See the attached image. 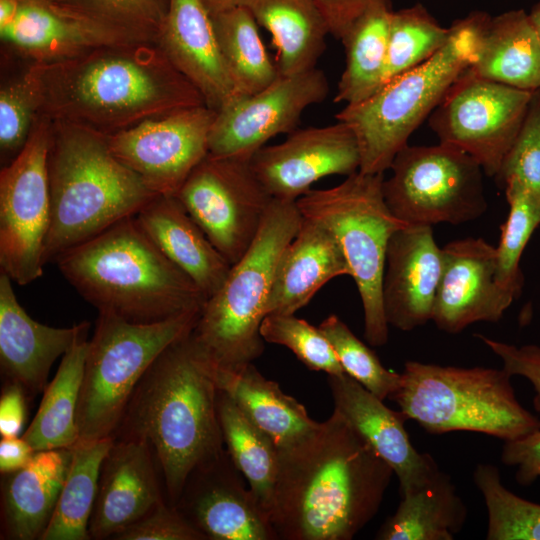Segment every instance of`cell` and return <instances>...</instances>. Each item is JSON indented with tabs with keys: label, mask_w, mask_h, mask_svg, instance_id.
Listing matches in <instances>:
<instances>
[{
	"label": "cell",
	"mask_w": 540,
	"mask_h": 540,
	"mask_svg": "<svg viewBox=\"0 0 540 540\" xmlns=\"http://www.w3.org/2000/svg\"><path fill=\"white\" fill-rule=\"evenodd\" d=\"M467 518V507L450 476L439 469L424 485L401 496L375 535L378 540H453Z\"/></svg>",
	"instance_id": "cell-32"
},
{
	"label": "cell",
	"mask_w": 540,
	"mask_h": 540,
	"mask_svg": "<svg viewBox=\"0 0 540 540\" xmlns=\"http://www.w3.org/2000/svg\"><path fill=\"white\" fill-rule=\"evenodd\" d=\"M238 5L270 33L280 75L316 67L330 34L318 0H240Z\"/></svg>",
	"instance_id": "cell-30"
},
{
	"label": "cell",
	"mask_w": 540,
	"mask_h": 540,
	"mask_svg": "<svg viewBox=\"0 0 540 540\" xmlns=\"http://www.w3.org/2000/svg\"><path fill=\"white\" fill-rule=\"evenodd\" d=\"M71 448L36 451L24 468L2 485V529L7 539H41L66 479Z\"/></svg>",
	"instance_id": "cell-28"
},
{
	"label": "cell",
	"mask_w": 540,
	"mask_h": 540,
	"mask_svg": "<svg viewBox=\"0 0 540 540\" xmlns=\"http://www.w3.org/2000/svg\"><path fill=\"white\" fill-rule=\"evenodd\" d=\"M383 194L393 215L407 225L473 221L487 209L484 172L462 150L439 143L404 146L395 156Z\"/></svg>",
	"instance_id": "cell-11"
},
{
	"label": "cell",
	"mask_w": 540,
	"mask_h": 540,
	"mask_svg": "<svg viewBox=\"0 0 540 540\" xmlns=\"http://www.w3.org/2000/svg\"><path fill=\"white\" fill-rule=\"evenodd\" d=\"M211 15L237 6L240 0H202Z\"/></svg>",
	"instance_id": "cell-53"
},
{
	"label": "cell",
	"mask_w": 540,
	"mask_h": 540,
	"mask_svg": "<svg viewBox=\"0 0 540 540\" xmlns=\"http://www.w3.org/2000/svg\"><path fill=\"white\" fill-rule=\"evenodd\" d=\"M278 454L270 520L282 540H351L377 514L394 475L335 410Z\"/></svg>",
	"instance_id": "cell-1"
},
{
	"label": "cell",
	"mask_w": 540,
	"mask_h": 540,
	"mask_svg": "<svg viewBox=\"0 0 540 540\" xmlns=\"http://www.w3.org/2000/svg\"><path fill=\"white\" fill-rule=\"evenodd\" d=\"M301 220L296 201L273 199L251 246L204 303L193 332L218 366L250 363L263 353L260 326L276 268Z\"/></svg>",
	"instance_id": "cell-8"
},
{
	"label": "cell",
	"mask_w": 540,
	"mask_h": 540,
	"mask_svg": "<svg viewBox=\"0 0 540 540\" xmlns=\"http://www.w3.org/2000/svg\"><path fill=\"white\" fill-rule=\"evenodd\" d=\"M443 270L432 321L457 334L475 322H497L517 297L496 279V247L482 238H463L443 248Z\"/></svg>",
	"instance_id": "cell-19"
},
{
	"label": "cell",
	"mask_w": 540,
	"mask_h": 540,
	"mask_svg": "<svg viewBox=\"0 0 540 540\" xmlns=\"http://www.w3.org/2000/svg\"><path fill=\"white\" fill-rule=\"evenodd\" d=\"M174 196L231 265L251 246L273 201L250 160L209 153Z\"/></svg>",
	"instance_id": "cell-14"
},
{
	"label": "cell",
	"mask_w": 540,
	"mask_h": 540,
	"mask_svg": "<svg viewBox=\"0 0 540 540\" xmlns=\"http://www.w3.org/2000/svg\"><path fill=\"white\" fill-rule=\"evenodd\" d=\"M496 177L503 185H521L540 203V89L533 91L520 132Z\"/></svg>",
	"instance_id": "cell-45"
},
{
	"label": "cell",
	"mask_w": 540,
	"mask_h": 540,
	"mask_svg": "<svg viewBox=\"0 0 540 540\" xmlns=\"http://www.w3.org/2000/svg\"><path fill=\"white\" fill-rule=\"evenodd\" d=\"M504 188L509 213L501 226L496 247V279L518 298L524 281L520 261L532 234L540 225V203L517 183L508 182Z\"/></svg>",
	"instance_id": "cell-40"
},
{
	"label": "cell",
	"mask_w": 540,
	"mask_h": 540,
	"mask_svg": "<svg viewBox=\"0 0 540 540\" xmlns=\"http://www.w3.org/2000/svg\"><path fill=\"white\" fill-rule=\"evenodd\" d=\"M26 391L14 382L6 385L0 397V435L5 437L22 436L26 419Z\"/></svg>",
	"instance_id": "cell-49"
},
{
	"label": "cell",
	"mask_w": 540,
	"mask_h": 540,
	"mask_svg": "<svg viewBox=\"0 0 540 540\" xmlns=\"http://www.w3.org/2000/svg\"><path fill=\"white\" fill-rule=\"evenodd\" d=\"M12 280L0 271V365L9 379L26 392L38 394L47 386L52 364L89 326L51 327L32 319L19 304Z\"/></svg>",
	"instance_id": "cell-25"
},
{
	"label": "cell",
	"mask_w": 540,
	"mask_h": 540,
	"mask_svg": "<svg viewBox=\"0 0 540 540\" xmlns=\"http://www.w3.org/2000/svg\"><path fill=\"white\" fill-rule=\"evenodd\" d=\"M219 46L239 97L253 95L280 75L259 34V25L242 6L212 15Z\"/></svg>",
	"instance_id": "cell-37"
},
{
	"label": "cell",
	"mask_w": 540,
	"mask_h": 540,
	"mask_svg": "<svg viewBox=\"0 0 540 540\" xmlns=\"http://www.w3.org/2000/svg\"><path fill=\"white\" fill-rule=\"evenodd\" d=\"M35 453L36 451L22 436L1 438V474H10L24 468L32 460Z\"/></svg>",
	"instance_id": "cell-51"
},
{
	"label": "cell",
	"mask_w": 540,
	"mask_h": 540,
	"mask_svg": "<svg viewBox=\"0 0 540 540\" xmlns=\"http://www.w3.org/2000/svg\"><path fill=\"white\" fill-rule=\"evenodd\" d=\"M23 1H39V2H48V3H69L70 0H19Z\"/></svg>",
	"instance_id": "cell-55"
},
{
	"label": "cell",
	"mask_w": 540,
	"mask_h": 540,
	"mask_svg": "<svg viewBox=\"0 0 540 540\" xmlns=\"http://www.w3.org/2000/svg\"><path fill=\"white\" fill-rule=\"evenodd\" d=\"M39 115L111 135L146 119L206 105L154 42L105 46L24 74Z\"/></svg>",
	"instance_id": "cell-2"
},
{
	"label": "cell",
	"mask_w": 540,
	"mask_h": 540,
	"mask_svg": "<svg viewBox=\"0 0 540 540\" xmlns=\"http://www.w3.org/2000/svg\"><path fill=\"white\" fill-rule=\"evenodd\" d=\"M442 270L432 226L405 225L391 236L382 284L389 326L411 331L432 320Z\"/></svg>",
	"instance_id": "cell-20"
},
{
	"label": "cell",
	"mask_w": 540,
	"mask_h": 540,
	"mask_svg": "<svg viewBox=\"0 0 540 540\" xmlns=\"http://www.w3.org/2000/svg\"><path fill=\"white\" fill-rule=\"evenodd\" d=\"M391 11L388 1L373 5L356 19L341 38L346 62L337 85L336 103L347 105L361 102L382 86Z\"/></svg>",
	"instance_id": "cell-34"
},
{
	"label": "cell",
	"mask_w": 540,
	"mask_h": 540,
	"mask_svg": "<svg viewBox=\"0 0 540 540\" xmlns=\"http://www.w3.org/2000/svg\"><path fill=\"white\" fill-rule=\"evenodd\" d=\"M490 15L474 11L455 20L446 45L421 65L393 78L367 99L347 104L335 118L356 136L360 172L384 174L409 137L477 58Z\"/></svg>",
	"instance_id": "cell-6"
},
{
	"label": "cell",
	"mask_w": 540,
	"mask_h": 540,
	"mask_svg": "<svg viewBox=\"0 0 540 540\" xmlns=\"http://www.w3.org/2000/svg\"><path fill=\"white\" fill-rule=\"evenodd\" d=\"M245 480L224 449L190 473L175 507L206 540H277Z\"/></svg>",
	"instance_id": "cell-18"
},
{
	"label": "cell",
	"mask_w": 540,
	"mask_h": 540,
	"mask_svg": "<svg viewBox=\"0 0 540 540\" xmlns=\"http://www.w3.org/2000/svg\"><path fill=\"white\" fill-rule=\"evenodd\" d=\"M355 134L343 122L295 129L281 143L263 146L250 159L258 180L273 199L297 201L320 179L359 171Z\"/></svg>",
	"instance_id": "cell-17"
},
{
	"label": "cell",
	"mask_w": 540,
	"mask_h": 540,
	"mask_svg": "<svg viewBox=\"0 0 540 540\" xmlns=\"http://www.w3.org/2000/svg\"><path fill=\"white\" fill-rule=\"evenodd\" d=\"M68 4L142 40L157 43L169 0H70Z\"/></svg>",
	"instance_id": "cell-43"
},
{
	"label": "cell",
	"mask_w": 540,
	"mask_h": 540,
	"mask_svg": "<svg viewBox=\"0 0 540 540\" xmlns=\"http://www.w3.org/2000/svg\"><path fill=\"white\" fill-rule=\"evenodd\" d=\"M473 480L487 509V540H540V504L508 490L495 465L477 464Z\"/></svg>",
	"instance_id": "cell-39"
},
{
	"label": "cell",
	"mask_w": 540,
	"mask_h": 540,
	"mask_svg": "<svg viewBox=\"0 0 540 540\" xmlns=\"http://www.w3.org/2000/svg\"><path fill=\"white\" fill-rule=\"evenodd\" d=\"M115 438L79 440L51 520L41 540L91 539L89 524L96 502L102 463Z\"/></svg>",
	"instance_id": "cell-35"
},
{
	"label": "cell",
	"mask_w": 540,
	"mask_h": 540,
	"mask_svg": "<svg viewBox=\"0 0 540 540\" xmlns=\"http://www.w3.org/2000/svg\"><path fill=\"white\" fill-rule=\"evenodd\" d=\"M217 366L193 330L179 338L145 372L116 431L149 443L173 506L190 473L225 449Z\"/></svg>",
	"instance_id": "cell-3"
},
{
	"label": "cell",
	"mask_w": 540,
	"mask_h": 540,
	"mask_svg": "<svg viewBox=\"0 0 540 540\" xmlns=\"http://www.w3.org/2000/svg\"><path fill=\"white\" fill-rule=\"evenodd\" d=\"M327 19L330 34L341 38L350 26L373 5L388 0H318Z\"/></svg>",
	"instance_id": "cell-50"
},
{
	"label": "cell",
	"mask_w": 540,
	"mask_h": 540,
	"mask_svg": "<svg viewBox=\"0 0 540 540\" xmlns=\"http://www.w3.org/2000/svg\"><path fill=\"white\" fill-rule=\"evenodd\" d=\"M511 377L503 368L407 361L389 398L430 434L470 431L511 441L540 429V419L517 400Z\"/></svg>",
	"instance_id": "cell-7"
},
{
	"label": "cell",
	"mask_w": 540,
	"mask_h": 540,
	"mask_svg": "<svg viewBox=\"0 0 540 540\" xmlns=\"http://www.w3.org/2000/svg\"><path fill=\"white\" fill-rule=\"evenodd\" d=\"M98 313L77 407L79 440L114 438L145 372L169 345L194 329L201 310L153 323Z\"/></svg>",
	"instance_id": "cell-10"
},
{
	"label": "cell",
	"mask_w": 540,
	"mask_h": 540,
	"mask_svg": "<svg viewBox=\"0 0 540 540\" xmlns=\"http://www.w3.org/2000/svg\"><path fill=\"white\" fill-rule=\"evenodd\" d=\"M475 336L501 359L502 368L511 376L519 375L530 381L535 391L533 407L540 415V346L527 344L517 347L482 334Z\"/></svg>",
	"instance_id": "cell-47"
},
{
	"label": "cell",
	"mask_w": 540,
	"mask_h": 540,
	"mask_svg": "<svg viewBox=\"0 0 540 540\" xmlns=\"http://www.w3.org/2000/svg\"><path fill=\"white\" fill-rule=\"evenodd\" d=\"M327 381L334 410L393 469L400 496L424 485L440 469L430 454L412 445L404 427L407 419L400 410L388 408L346 373L328 375Z\"/></svg>",
	"instance_id": "cell-22"
},
{
	"label": "cell",
	"mask_w": 540,
	"mask_h": 540,
	"mask_svg": "<svg viewBox=\"0 0 540 540\" xmlns=\"http://www.w3.org/2000/svg\"><path fill=\"white\" fill-rule=\"evenodd\" d=\"M89 326L62 356L53 380L43 391L33 420L22 434V438L35 451L71 448L80 439L76 416L88 350Z\"/></svg>",
	"instance_id": "cell-33"
},
{
	"label": "cell",
	"mask_w": 540,
	"mask_h": 540,
	"mask_svg": "<svg viewBox=\"0 0 540 540\" xmlns=\"http://www.w3.org/2000/svg\"><path fill=\"white\" fill-rule=\"evenodd\" d=\"M533 91L475 75L469 67L428 117L439 143L456 147L496 177L526 117Z\"/></svg>",
	"instance_id": "cell-13"
},
{
	"label": "cell",
	"mask_w": 540,
	"mask_h": 540,
	"mask_svg": "<svg viewBox=\"0 0 540 540\" xmlns=\"http://www.w3.org/2000/svg\"><path fill=\"white\" fill-rule=\"evenodd\" d=\"M501 462L516 467L517 483L528 486L540 477V429L521 438L505 441Z\"/></svg>",
	"instance_id": "cell-48"
},
{
	"label": "cell",
	"mask_w": 540,
	"mask_h": 540,
	"mask_svg": "<svg viewBox=\"0 0 540 540\" xmlns=\"http://www.w3.org/2000/svg\"><path fill=\"white\" fill-rule=\"evenodd\" d=\"M451 32V26H442L420 3L391 11L382 85L433 57L446 45Z\"/></svg>",
	"instance_id": "cell-38"
},
{
	"label": "cell",
	"mask_w": 540,
	"mask_h": 540,
	"mask_svg": "<svg viewBox=\"0 0 540 540\" xmlns=\"http://www.w3.org/2000/svg\"><path fill=\"white\" fill-rule=\"evenodd\" d=\"M98 312L153 323L200 311L199 287L150 240L135 216L120 220L54 261Z\"/></svg>",
	"instance_id": "cell-4"
},
{
	"label": "cell",
	"mask_w": 540,
	"mask_h": 540,
	"mask_svg": "<svg viewBox=\"0 0 540 540\" xmlns=\"http://www.w3.org/2000/svg\"><path fill=\"white\" fill-rule=\"evenodd\" d=\"M260 334L264 341L290 349L308 368L327 375L345 373L329 340L319 327L294 314H268Z\"/></svg>",
	"instance_id": "cell-42"
},
{
	"label": "cell",
	"mask_w": 540,
	"mask_h": 540,
	"mask_svg": "<svg viewBox=\"0 0 540 540\" xmlns=\"http://www.w3.org/2000/svg\"><path fill=\"white\" fill-rule=\"evenodd\" d=\"M51 131L52 120L38 115L26 144L0 172V268L19 285L38 279L45 265Z\"/></svg>",
	"instance_id": "cell-12"
},
{
	"label": "cell",
	"mask_w": 540,
	"mask_h": 540,
	"mask_svg": "<svg viewBox=\"0 0 540 540\" xmlns=\"http://www.w3.org/2000/svg\"><path fill=\"white\" fill-rule=\"evenodd\" d=\"M528 13L540 39V0L532 6Z\"/></svg>",
	"instance_id": "cell-54"
},
{
	"label": "cell",
	"mask_w": 540,
	"mask_h": 540,
	"mask_svg": "<svg viewBox=\"0 0 540 540\" xmlns=\"http://www.w3.org/2000/svg\"><path fill=\"white\" fill-rule=\"evenodd\" d=\"M148 442L124 437L106 455L89 524L92 539L113 538L163 501Z\"/></svg>",
	"instance_id": "cell-24"
},
{
	"label": "cell",
	"mask_w": 540,
	"mask_h": 540,
	"mask_svg": "<svg viewBox=\"0 0 540 540\" xmlns=\"http://www.w3.org/2000/svg\"><path fill=\"white\" fill-rule=\"evenodd\" d=\"M38 115L37 99L25 75L1 88L0 149L3 166L20 153Z\"/></svg>",
	"instance_id": "cell-44"
},
{
	"label": "cell",
	"mask_w": 540,
	"mask_h": 540,
	"mask_svg": "<svg viewBox=\"0 0 540 540\" xmlns=\"http://www.w3.org/2000/svg\"><path fill=\"white\" fill-rule=\"evenodd\" d=\"M217 386L243 414L265 432L278 448L289 446L319 424L305 407L285 394L278 383L266 379L253 362L233 367L217 366Z\"/></svg>",
	"instance_id": "cell-29"
},
{
	"label": "cell",
	"mask_w": 540,
	"mask_h": 540,
	"mask_svg": "<svg viewBox=\"0 0 540 540\" xmlns=\"http://www.w3.org/2000/svg\"><path fill=\"white\" fill-rule=\"evenodd\" d=\"M51 199L44 262L135 216L157 196L111 152L107 136L52 120L48 152Z\"/></svg>",
	"instance_id": "cell-5"
},
{
	"label": "cell",
	"mask_w": 540,
	"mask_h": 540,
	"mask_svg": "<svg viewBox=\"0 0 540 540\" xmlns=\"http://www.w3.org/2000/svg\"><path fill=\"white\" fill-rule=\"evenodd\" d=\"M216 111L195 106L106 135L113 155L157 195H175L209 152Z\"/></svg>",
	"instance_id": "cell-15"
},
{
	"label": "cell",
	"mask_w": 540,
	"mask_h": 540,
	"mask_svg": "<svg viewBox=\"0 0 540 540\" xmlns=\"http://www.w3.org/2000/svg\"><path fill=\"white\" fill-rule=\"evenodd\" d=\"M0 36L33 63L59 61L105 46L149 42L72 4L39 1L21 2L15 19L0 29Z\"/></svg>",
	"instance_id": "cell-21"
},
{
	"label": "cell",
	"mask_w": 540,
	"mask_h": 540,
	"mask_svg": "<svg viewBox=\"0 0 540 540\" xmlns=\"http://www.w3.org/2000/svg\"><path fill=\"white\" fill-rule=\"evenodd\" d=\"M469 69L514 88L540 89V39L529 13L513 9L490 17Z\"/></svg>",
	"instance_id": "cell-31"
},
{
	"label": "cell",
	"mask_w": 540,
	"mask_h": 540,
	"mask_svg": "<svg viewBox=\"0 0 540 540\" xmlns=\"http://www.w3.org/2000/svg\"><path fill=\"white\" fill-rule=\"evenodd\" d=\"M217 409L226 451L270 518L279 465L278 447L220 390Z\"/></svg>",
	"instance_id": "cell-36"
},
{
	"label": "cell",
	"mask_w": 540,
	"mask_h": 540,
	"mask_svg": "<svg viewBox=\"0 0 540 540\" xmlns=\"http://www.w3.org/2000/svg\"><path fill=\"white\" fill-rule=\"evenodd\" d=\"M20 3L19 0H0V29L13 22L19 11Z\"/></svg>",
	"instance_id": "cell-52"
},
{
	"label": "cell",
	"mask_w": 540,
	"mask_h": 540,
	"mask_svg": "<svg viewBox=\"0 0 540 540\" xmlns=\"http://www.w3.org/2000/svg\"><path fill=\"white\" fill-rule=\"evenodd\" d=\"M341 275H350V269L336 237L319 221L302 216L296 235L280 256L267 315L294 314Z\"/></svg>",
	"instance_id": "cell-27"
},
{
	"label": "cell",
	"mask_w": 540,
	"mask_h": 540,
	"mask_svg": "<svg viewBox=\"0 0 540 540\" xmlns=\"http://www.w3.org/2000/svg\"><path fill=\"white\" fill-rule=\"evenodd\" d=\"M384 174L356 172L340 184L309 190L297 201L306 218L319 221L336 237L363 306L364 337L372 346L388 341L382 298L391 236L407 225L390 211L383 194Z\"/></svg>",
	"instance_id": "cell-9"
},
{
	"label": "cell",
	"mask_w": 540,
	"mask_h": 540,
	"mask_svg": "<svg viewBox=\"0 0 540 540\" xmlns=\"http://www.w3.org/2000/svg\"><path fill=\"white\" fill-rule=\"evenodd\" d=\"M157 44L208 107L217 112L239 97L202 0H169Z\"/></svg>",
	"instance_id": "cell-23"
},
{
	"label": "cell",
	"mask_w": 540,
	"mask_h": 540,
	"mask_svg": "<svg viewBox=\"0 0 540 540\" xmlns=\"http://www.w3.org/2000/svg\"><path fill=\"white\" fill-rule=\"evenodd\" d=\"M135 218L150 240L202 291L206 299L224 283L231 264L174 195H157Z\"/></svg>",
	"instance_id": "cell-26"
},
{
	"label": "cell",
	"mask_w": 540,
	"mask_h": 540,
	"mask_svg": "<svg viewBox=\"0 0 540 540\" xmlns=\"http://www.w3.org/2000/svg\"><path fill=\"white\" fill-rule=\"evenodd\" d=\"M319 329L332 345L344 372L364 388L384 400L397 389L400 373L385 368L377 355L335 314L329 315Z\"/></svg>",
	"instance_id": "cell-41"
},
{
	"label": "cell",
	"mask_w": 540,
	"mask_h": 540,
	"mask_svg": "<svg viewBox=\"0 0 540 540\" xmlns=\"http://www.w3.org/2000/svg\"><path fill=\"white\" fill-rule=\"evenodd\" d=\"M328 93L327 77L316 67L279 75L261 91L238 97L217 111L208 153L250 160L270 139L294 131L303 112Z\"/></svg>",
	"instance_id": "cell-16"
},
{
	"label": "cell",
	"mask_w": 540,
	"mask_h": 540,
	"mask_svg": "<svg viewBox=\"0 0 540 540\" xmlns=\"http://www.w3.org/2000/svg\"><path fill=\"white\" fill-rule=\"evenodd\" d=\"M112 539L116 540H206L178 511L164 501Z\"/></svg>",
	"instance_id": "cell-46"
}]
</instances>
